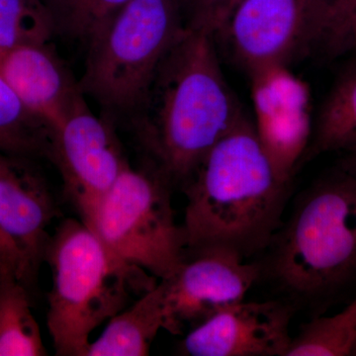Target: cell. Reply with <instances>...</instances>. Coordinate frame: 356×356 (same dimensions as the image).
Returning <instances> with one entry per match:
<instances>
[{"label":"cell","mask_w":356,"mask_h":356,"mask_svg":"<svg viewBox=\"0 0 356 356\" xmlns=\"http://www.w3.org/2000/svg\"><path fill=\"white\" fill-rule=\"evenodd\" d=\"M262 146L282 179L290 181L311 136L308 91L290 81H274L254 91Z\"/></svg>","instance_id":"cell-13"},{"label":"cell","mask_w":356,"mask_h":356,"mask_svg":"<svg viewBox=\"0 0 356 356\" xmlns=\"http://www.w3.org/2000/svg\"><path fill=\"white\" fill-rule=\"evenodd\" d=\"M44 261L53 276L47 325L58 356L88 355L91 332L158 284L121 261L81 220L60 222Z\"/></svg>","instance_id":"cell-3"},{"label":"cell","mask_w":356,"mask_h":356,"mask_svg":"<svg viewBox=\"0 0 356 356\" xmlns=\"http://www.w3.org/2000/svg\"><path fill=\"white\" fill-rule=\"evenodd\" d=\"M353 47H356V33L355 37H353V44H351V48H353Z\"/></svg>","instance_id":"cell-25"},{"label":"cell","mask_w":356,"mask_h":356,"mask_svg":"<svg viewBox=\"0 0 356 356\" xmlns=\"http://www.w3.org/2000/svg\"><path fill=\"white\" fill-rule=\"evenodd\" d=\"M47 355L27 286L14 274L0 273V356Z\"/></svg>","instance_id":"cell-15"},{"label":"cell","mask_w":356,"mask_h":356,"mask_svg":"<svg viewBox=\"0 0 356 356\" xmlns=\"http://www.w3.org/2000/svg\"><path fill=\"white\" fill-rule=\"evenodd\" d=\"M0 273L14 274L27 286L22 257L10 238L3 233L1 229H0Z\"/></svg>","instance_id":"cell-23"},{"label":"cell","mask_w":356,"mask_h":356,"mask_svg":"<svg viewBox=\"0 0 356 356\" xmlns=\"http://www.w3.org/2000/svg\"><path fill=\"white\" fill-rule=\"evenodd\" d=\"M50 159L62 175L65 193L86 225L129 165L111 122L95 116L83 95L56 131Z\"/></svg>","instance_id":"cell-8"},{"label":"cell","mask_w":356,"mask_h":356,"mask_svg":"<svg viewBox=\"0 0 356 356\" xmlns=\"http://www.w3.org/2000/svg\"><path fill=\"white\" fill-rule=\"evenodd\" d=\"M268 248L274 280L295 298L346 284L356 273V175L341 170L312 185Z\"/></svg>","instance_id":"cell-4"},{"label":"cell","mask_w":356,"mask_h":356,"mask_svg":"<svg viewBox=\"0 0 356 356\" xmlns=\"http://www.w3.org/2000/svg\"><path fill=\"white\" fill-rule=\"evenodd\" d=\"M344 152H346V156L343 159L341 170L356 175V143L344 149Z\"/></svg>","instance_id":"cell-24"},{"label":"cell","mask_w":356,"mask_h":356,"mask_svg":"<svg viewBox=\"0 0 356 356\" xmlns=\"http://www.w3.org/2000/svg\"><path fill=\"white\" fill-rule=\"evenodd\" d=\"M353 355H356V348H355V353H353Z\"/></svg>","instance_id":"cell-26"},{"label":"cell","mask_w":356,"mask_h":356,"mask_svg":"<svg viewBox=\"0 0 356 356\" xmlns=\"http://www.w3.org/2000/svg\"><path fill=\"white\" fill-rule=\"evenodd\" d=\"M356 143V70L341 77L320 110L313 153L344 151Z\"/></svg>","instance_id":"cell-17"},{"label":"cell","mask_w":356,"mask_h":356,"mask_svg":"<svg viewBox=\"0 0 356 356\" xmlns=\"http://www.w3.org/2000/svg\"><path fill=\"white\" fill-rule=\"evenodd\" d=\"M28 161L0 152V229L19 252L29 286L44 261L57 208L46 180Z\"/></svg>","instance_id":"cell-11"},{"label":"cell","mask_w":356,"mask_h":356,"mask_svg":"<svg viewBox=\"0 0 356 356\" xmlns=\"http://www.w3.org/2000/svg\"><path fill=\"white\" fill-rule=\"evenodd\" d=\"M243 0H179L184 27L217 38Z\"/></svg>","instance_id":"cell-21"},{"label":"cell","mask_w":356,"mask_h":356,"mask_svg":"<svg viewBox=\"0 0 356 356\" xmlns=\"http://www.w3.org/2000/svg\"><path fill=\"white\" fill-rule=\"evenodd\" d=\"M55 34L90 43L130 0H42Z\"/></svg>","instance_id":"cell-19"},{"label":"cell","mask_w":356,"mask_h":356,"mask_svg":"<svg viewBox=\"0 0 356 356\" xmlns=\"http://www.w3.org/2000/svg\"><path fill=\"white\" fill-rule=\"evenodd\" d=\"M356 33V0H330L329 23L324 44L331 53H341L353 44Z\"/></svg>","instance_id":"cell-22"},{"label":"cell","mask_w":356,"mask_h":356,"mask_svg":"<svg viewBox=\"0 0 356 356\" xmlns=\"http://www.w3.org/2000/svg\"><path fill=\"white\" fill-rule=\"evenodd\" d=\"M289 182L243 114L184 184L186 254L222 250L245 259L268 248L282 225Z\"/></svg>","instance_id":"cell-1"},{"label":"cell","mask_w":356,"mask_h":356,"mask_svg":"<svg viewBox=\"0 0 356 356\" xmlns=\"http://www.w3.org/2000/svg\"><path fill=\"white\" fill-rule=\"evenodd\" d=\"M215 39L185 27L130 118L151 163L184 185L245 114L222 74Z\"/></svg>","instance_id":"cell-2"},{"label":"cell","mask_w":356,"mask_h":356,"mask_svg":"<svg viewBox=\"0 0 356 356\" xmlns=\"http://www.w3.org/2000/svg\"><path fill=\"white\" fill-rule=\"evenodd\" d=\"M355 348L356 298L336 315L304 325L285 356L353 355Z\"/></svg>","instance_id":"cell-18"},{"label":"cell","mask_w":356,"mask_h":356,"mask_svg":"<svg viewBox=\"0 0 356 356\" xmlns=\"http://www.w3.org/2000/svg\"><path fill=\"white\" fill-rule=\"evenodd\" d=\"M53 35V21L42 0H0V53L43 46Z\"/></svg>","instance_id":"cell-20"},{"label":"cell","mask_w":356,"mask_h":356,"mask_svg":"<svg viewBox=\"0 0 356 356\" xmlns=\"http://www.w3.org/2000/svg\"><path fill=\"white\" fill-rule=\"evenodd\" d=\"M330 0H243L217 38L254 76L287 67L324 44Z\"/></svg>","instance_id":"cell-7"},{"label":"cell","mask_w":356,"mask_h":356,"mask_svg":"<svg viewBox=\"0 0 356 356\" xmlns=\"http://www.w3.org/2000/svg\"><path fill=\"white\" fill-rule=\"evenodd\" d=\"M56 130L20 99L0 74V152L32 159H50Z\"/></svg>","instance_id":"cell-16"},{"label":"cell","mask_w":356,"mask_h":356,"mask_svg":"<svg viewBox=\"0 0 356 356\" xmlns=\"http://www.w3.org/2000/svg\"><path fill=\"white\" fill-rule=\"evenodd\" d=\"M293 307L280 301L245 302L218 312L181 343L191 356H285L291 343Z\"/></svg>","instance_id":"cell-10"},{"label":"cell","mask_w":356,"mask_h":356,"mask_svg":"<svg viewBox=\"0 0 356 356\" xmlns=\"http://www.w3.org/2000/svg\"><path fill=\"white\" fill-rule=\"evenodd\" d=\"M259 267L222 250L186 254L177 273L159 280L165 290V327L180 334L218 312L245 300L259 280Z\"/></svg>","instance_id":"cell-9"},{"label":"cell","mask_w":356,"mask_h":356,"mask_svg":"<svg viewBox=\"0 0 356 356\" xmlns=\"http://www.w3.org/2000/svg\"><path fill=\"white\" fill-rule=\"evenodd\" d=\"M0 74L27 108L56 131L83 95L47 44L0 53Z\"/></svg>","instance_id":"cell-12"},{"label":"cell","mask_w":356,"mask_h":356,"mask_svg":"<svg viewBox=\"0 0 356 356\" xmlns=\"http://www.w3.org/2000/svg\"><path fill=\"white\" fill-rule=\"evenodd\" d=\"M184 28L179 0H130L88 44L81 92L130 117Z\"/></svg>","instance_id":"cell-5"},{"label":"cell","mask_w":356,"mask_h":356,"mask_svg":"<svg viewBox=\"0 0 356 356\" xmlns=\"http://www.w3.org/2000/svg\"><path fill=\"white\" fill-rule=\"evenodd\" d=\"M165 327L163 283L136 299L109 320L100 337L91 341L86 356H144Z\"/></svg>","instance_id":"cell-14"},{"label":"cell","mask_w":356,"mask_h":356,"mask_svg":"<svg viewBox=\"0 0 356 356\" xmlns=\"http://www.w3.org/2000/svg\"><path fill=\"white\" fill-rule=\"evenodd\" d=\"M170 178L156 165H127L100 201L90 227L121 261L168 280L186 257L175 222Z\"/></svg>","instance_id":"cell-6"}]
</instances>
